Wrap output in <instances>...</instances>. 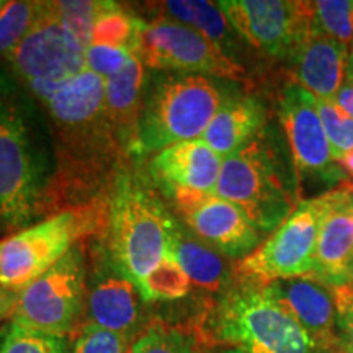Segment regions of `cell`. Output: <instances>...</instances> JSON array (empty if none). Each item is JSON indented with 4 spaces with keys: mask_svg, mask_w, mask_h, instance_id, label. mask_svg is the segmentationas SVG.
Masks as SVG:
<instances>
[{
    "mask_svg": "<svg viewBox=\"0 0 353 353\" xmlns=\"http://www.w3.org/2000/svg\"><path fill=\"white\" fill-rule=\"evenodd\" d=\"M322 216L321 195L298 201L288 218L237 263L242 280L272 283L312 276Z\"/></svg>",
    "mask_w": 353,
    "mask_h": 353,
    "instance_id": "cell-9",
    "label": "cell"
},
{
    "mask_svg": "<svg viewBox=\"0 0 353 353\" xmlns=\"http://www.w3.org/2000/svg\"><path fill=\"white\" fill-rule=\"evenodd\" d=\"M175 218L139 172L114 175L107 205L105 249L123 275L139 288L165 255Z\"/></svg>",
    "mask_w": 353,
    "mask_h": 353,
    "instance_id": "cell-3",
    "label": "cell"
},
{
    "mask_svg": "<svg viewBox=\"0 0 353 353\" xmlns=\"http://www.w3.org/2000/svg\"><path fill=\"white\" fill-rule=\"evenodd\" d=\"M214 193L239 206L263 236H270L298 205L280 152L265 130L224 157Z\"/></svg>",
    "mask_w": 353,
    "mask_h": 353,
    "instance_id": "cell-6",
    "label": "cell"
},
{
    "mask_svg": "<svg viewBox=\"0 0 353 353\" xmlns=\"http://www.w3.org/2000/svg\"><path fill=\"white\" fill-rule=\"evenodd\" d=\"M3 6V2H0V7H2Z\"/></svg>",
    "mask_w": 353,
    "mask_h": 353,
    "instance_id": "cell-42",
    "label": "cell"
},
{
    "mask_svg": "<svg viewBox=\"0 0 353 353\" xmlns=\"http://www.w3.org/2000/svg\"><path fill=\"white\" fill-rule=\"evenodd\" d=\"M30 95L0 70V232H17L56 200V174Z\"/></svg>",
    "mask_w": 353,
    "mask_h": 353,
    "instance_id": "cell-1",
    "label": "cell"
},
{
    "mask_svg": "<svg viewBox=\"0 0 353 353\" xmlns=\"http://www.w3.org/2000/svg\"><path fill=\"white\" fill-rule=\"evenodd\" d=\"M221 353H244L242 350H239V348H228V350H223Z\"/></svg>",
    "mask_w": 353,
    "mask_h": 353,
    "instance_id": "cell-40",
    "label": "cell"
},
{
    "mask_svg": "<svg viewBox=\"0 0 353 353\" xmlns=\"http://www.w3.org/2000/svg\"><path fill=\"white\" fill-rule=\"evenodd\" d=\"M185 224L221 255L245 259L263 242V234L244 211L216 193L169 192Z\"/></svg>",
    "mask_w": 353,
    "mask_h": 353,
    "instance_id": "cell-14",
    "label": "cell"
},
{
    "mask_svg": "<svg viewBox=\"0 0 353 353\" xmlns=\"http://www.w3.org/2000/svg\"><path fill=\"white\" fill-rule=\"evenodd\" d=\"M224 159L203 139L183 141L156 152L149 170L162 190L214 193Z\"/></svg>",
    "mask_w": 353,
    "mask_h": 353,
    "instance_id": "cell-18",
    "label": "cell"
},
{
    "mask_svg": "<svg viewBox=\"0 0 353 353\" xmlns=\"http://www.w3.org/2000/svg\"><path fill=\"white\" fill-rule=\"evenodd\" d=\"M143 303L138 286L118 270L107 249L95 254V270L87 283L88 324L120 334L128 342L141 334Z\"/></svg>",
    "mask_w": 353,
    "mask_h": 353,
    "instance_id": "cell-15",
    "label": "cell"
},
{
    "mask_svg": "<svg viewBox=\"0 0 353 353\" xmlns=\"http://www.w3.org/2000/svg\"><path fill=\"white\" fill-rule=\"evenodd\" d=\"M348 52L345 44L309 30L290 56L293 82L316 99L334 100L347 79Z\"/></svg>",
    "mask_w": 353,
    "mask_h": 353,
    "instance_id": "cell-19",
    "label": "cell"
},
{
    "mask_svg": "<svg viewBox=\"0 0 353 353\" xmlns=\"http://www.w3.org/2000/svg\"><path fill=\"white\" fill-rule=\"evenodd\" d=\"M130 345L120 334L85 322L77 327L69 353H128Z\"/></svg>",
    "mask_w": 353,
    "mask_h": 353,
    "instance_id": "cell-32",
    "label": "cell"
},
{
    "mask_svg": "<svg viewBox=\"0 0 353 353\" xmlns=\"http://www.w3.org/2000/svg\"><path fill=\"white\" fill-rule=\"evenodd\" d=\"M330 290L337 307V353H353V291L348 285Z\"/></svg>",
    "mask_w": 353,
    "mask_h": 353,
    "instance_id": "cell-34",
    "label": "cell"
},
{
    "mask_svg": "<svg viewBox=\"0 0 353 353\" xmlns=\"http://www.w3.org/2000/svg\"><path fill=\"white\" fill-rule=\"evenodd\" d=\"M322 126L337 164L353 151V118L335 100L316 99Z\"/></svg>",
    "mask_w": 353,
    "mask_h": 353,
    "instance_id": "cell-30",
    "label": "cell"
},
{
    "mask_svg": "<svg viewBox=\"0 0 353 353\" xmlns=\"http://www.w3.org/2000/svg\"><path fill=\"white\" fill-rule=\"evenodd\" d=\"M145 65L132 54L125 68L105 79V112L123 152L132 154L145 97Z\"/></svg>",
    "mask_w": 353,
    "mask_h": 353,
    "instance_id": "cell-20",
    "label": "cell"
},
{
    "mask_svg": "<svg viewBox=\"0 0 353 353\" xmlns=\"http://www.w3.org/2000/svg\"><path fill=\"white\" fill-rule=\"evenodd\" d=\"M211 77L172 74L145 92L131 156L143 157L183 141L201 139L223 101Z\"/></svg>",
    "mask_w": 353,
    "mask_h": 353,
    "instance_id": "cell-5",
    "label": "cell"
},
{
    "mask_svg": "<svg viewBox=\"0 0 353 353\" xmlns=\"http://www.w3.org/2000/svg\"><path fill=\"white\" fill-rule=\"evenodd\" d=\"M33 97L50 113L57 131L56 198L63 188L94 187L123 149L105 112V79L85 69L56 85L39 88Z\"/></svg>",
    "mask_w": 353,
    "mask_h": 353,
    "instance_id": "cell-2",
    "label": "cell"
},
{
    "mask_svg": "<svg viewBox=\"0 0 353 353\" xmlns=\"http://www.w3.org/2000/svg\"><path fill=\"white\" fill-rule=\"evenodd\" d=\"M216 341L244 353H322L267 283L242 280L229 288L214 309Z\"/></svg>",
    "mask_w": 353,
    "mask_h": 353,
    "instance_id": "cell-4",
    "label": "cell"
},
{
    "mask_svg": "<svg viewBox=\"0 0 353 353\" xmlns=\"http://www.w3.org/2000/svg\"><path fill=\"white\" fill-rule=\"evenodd\" d=\"M87 50L57 19L52 2H43L28 34L7 56L30 94L79 76L87 69Z\"/></svg>",
    "mask_w": 353,
    "mask_h": 353,
    "instance_id": "cell-11",
    "label": "cell"
},
{
    "mask_svg": "<svg viewBox=\"0 0 353 353\" xmlns=\"http://www.w3.org/2000/svg\"><path fill=\"white\" fill-rule=\"evenodd\" d=\"M347 77L353 81V46L350 48V52H348V61H347Z\"/></svg>",
    "mask_w": 353,
    "mask_h": 353,
    "instance_id": "cell-38",
    "label": "cell"
},
{
    "mask_svg": "<svg viewBox=\"0 0 353 353\" xmlns=\"http://www.w3.org/2000/svg\"><path fill=\"white\" fill-rule=\"evenodd\" d=\"M87 262L77 245L37 281L19 293L12 322L69 337L85 311Z\"/></svg>",
    "mask_w": 353,
    "mask_h": 353,
    "instance_id": "cell-8",
    "label": "cell"
},
{
    "mask_svg": "<svg viewBox=\"0 0 353 353\" xmlns=\"http://www.w3.org/2000/svg\"><path fill=\"white\" fill-rule=\"evenodd\" d=\"M43 2H3L0 7V56L7 57L28 34Z\"/></svg>",
    "mask_w": 353,
    "mask_h": 353,
    "instance_id": "cell-29",
    "label": "cell"
},
{
    "mask_svg": "<svg viewBox=\"0 0 353 353\" xmlns=\"http://www.w3.org/2000/svg\"><path fill=\"white\" fill-rule=\"evenodd\" d=\"M162 10L169 13L172 20L187 25L195 32L201 33L211 41L229 52L232 26L221 10L218 2H203V0H169L162 3Z\"/></svg>",
    "mask_w": 353,
    "mask_h": 353,
    "instance_id": "cell-23",
    "label": "cell"
},
{
    "mask_svg": "<svg viewBox=\"0 0 353 353\" xmlns=\"http://www.w3.org/2000/svg\"><path fill=\"white\" fill-rule=\"evenodd\" d=\"M322 216L312 276L329 288L353 280V210L345 187L321 195Z\"/></svg>",
    "mask_w": 353,
    "mask_h": 353,
    "instance_id": "cell-16",
    "label": "cell"
},
{
    "mask_svg": "<svg viewBox=\"0 0 353 353\" xmlns=\"http://www.w3.org/2000/svg\"><path fill=\"white\" fill-rule=\"evenodd\" d=\"M218 3L234 32L268 56L290 57L311 30L306 2L223 0Z\"/></svg>",
    "mask_w": 353,
    "mask_h": 353,
    "instance_id": "cell-13",
    "label": "cell"
},
{
    "mask_svg": "<svg viewBox=\"0 0 353 353\" xmlns=\"http://www.w3.org/2000/svg\"><path fill=\"white\" fill-rule=\"evenodd\" d=\"M278 114L288 141L298 179L325 187L341 185L347 172L334 161L332 149L317 112L316 97L298 83H286L278 100Z\"/></svg>",
    "mask_w": 353,
    "mask_h": 353,
    "instance_id": "cell-12",
    "label": "cell"
},
{
    "mask_svg": "<svg viewBox=\"0 0 353 353\" xmlns=\"http://www.w3.org/2000/svg\"><path fill=\"white\" fill-rule=\"evenodd\" d=\"M17 301H19V293H12L0 286V321L12 319Z\"/></svg>",
    "mask_w": 353,
    "mask_h": 353,
    "instance_id": "cell-35",
    "label": "cell"
},
{
    "mask_svg": "<svg viewBox=\"0 0 353 353\" xmlns=\"http://www.w3.org/2000/svg\"><path fill=\"white\" fill-rule=\"evenodd\" d=\"M128 353H203L195 334L164 322H151L131 342Z\"/></svg>",
    "mask_w": 353,
    "mask_h": 353,
    "instance_id": "cell-26",
    "label": "cell"
},
{
    "mask_svg": "<svg viewBox=\"0 0 353 353\" xmlns=\"http://www.w3.org/2000/svg\"><path fill=\"white\" fill-rule=\"evenodd\" d=\"M192 281L170 254L149 273L148 278L139 285V293L144 303L151 301H174L187 296Z\"/></svg>",
    "mask_w": 353,
    "mask_h": 353,
    "instance_id": "cell-27",
    "label": "cell"
},
{
    "mask_svg": "<svg viewBox=\"0 0 353 353\" xmlns=\"http://www.w3.org/2000/svg\"><path fill=\"white\" fill-rule=\"evenodd\" d=\"M107 211L81 205L65 208L0 241V286L20 293L100 226Z\"/></svg>",
    "mask_w": 353,
    "mask_h": 353,
    "instance_id": "cell-7",
    "label": "cell"
},
{
    "mask_svg": "<svg viewBox=\"0 0 353 353\" xmlns=\"http://www.w3.org/2000/svg\"><path fill=\"white\" fill-rule=\"evenodd\" d=\"M132 54L134 52L130 50H121V48L90 44L85 52L87 69L92 70L97 76L108 79L120 72Z\"/></svg>",
    "mask_w": 353,
    "mask_h": 353,
    "instance_id": "cell-33",
    "label": "cell"
},
{
    "mask_svg": "<svg viewBox=\"0 0 353 353\" xmlns=\"http://www.w3.org/2000/svg\"><path fill=\"white\" fill-rule=\"evenodd\" d=\"M169 254L179 262L193 285L206 291H219L229 281V267L219 252L190 234L179 221L170 231Z\"/></svg>",
    "mask_w": 353,
    "mask_h": 353,
    "instance_id": "cell-22",
    "label": "cell"
},
{
    "mask_svg": "<svg viewBox=\"0 0 353 353\" xmlns=\"http://www.w3.org/2000/svg\"><path fill=\"white\" fill-rule=\"evenodd\" d=\"M57 19L61 20L68 32L82 44L85 50L92 44L94 25L97 17L103 10L105 2H52Z\"/></svg>",
    "mask_w": 353,
    "mask_h": 353,
    "instance_id": "cell-31",
    "label": "cell"
},
{
    "mask_svg": "<svg viewBox=\"0 0 353 353\" xmlns=\"http://www.w3.org/2000/svg\"><path fill=\"white\" fill-rule=\"evenodd\" d=\"M342 187H345L348 190V196H350V206L353 210V183H343Z\"/></svg>",
    "mask_w": 353,
    "mask_h": 353,
    "instance_id": "cell-39",
    "label": "cell"
},
{
    "mask_svg": "<svg viewBox=\"0 0 353 353\" xmlns=\"http://www.w3.org/2000/svg\"><path fill=\"white\" fill-rule=\"evenodd\" d=\"M267 285L322 353L337 352V307L329 286L311 276L278 280Z\"/></svg>",
    "mask_w": 353,
    "mask_h": 353,
    "instance_id": "cell-17",
    "label": "cell"
},
{
    "mask_svg": "<svg viewBox=\"0 0 353 353\" xmlns=\"http://www.w3.org/2000/svg\"><path fill=\"white\" fill-rule=\"evenodd\" d=\"M309 28L335 41L353 46V2L350 0H316L306 2Z\"/></svg>",
    "mask_w": 353,
    "mask_h": 353,
    "instance_id": "cell-24",
    "label": "cell"
},
{
    "mask_svg": "<svg viewBox=\"0 0 353 353\" xmlns=\"http://www.w3.org/2000/svg\"><path fill=\"white\" fill-rule=\"evenodd\" d=\"M136 56L145 68L221 79H242L245 69L223 48L187 25L159 19L141 21Z\"/></svg>",
    "mask_w": 353,
    "mask_h": 353,
    "instance_id": "cell-10",
    "label": "cell"
},
{
    "mask_svg": "<svg viewBox=\"0 0 353 353\" xmlns=\"http://www.w3.org/2000/svg\"><path fill=\"white\" fill-rule=\"evenodd\" d=\"M267 112L255 97L226 99L201 139L221 157L237 152L265 130Z\"/></svg>",
    "mask_w": 353,
    "mask_h": 353,
    "instance_id": "cell-21",
    "label": "cell"
},
{
    "mask_svg": "<svg viewBox=\"0 0 353 353\" xmlns=\"http://www.w3.org/2000/svg\"><path fill=\"white\" fill-rule=\"evenodd\" d=\"M0 353H69V342L10 321L0 329Z\"/></svg>",
    "mask_w": 353,
    "mask_h": 353,
    "instance_id": "cell-28",
    "label": "cell"
},
{
    "mask_svg": "<svg viewBox=\"0 0 353 353\" xmlns=\"http://www.w3.org/2000/svg\"><path fill=\"white\" fill-rule=\"evenodd\" d=\"M334 100L353 118V81L347 77L345 82L342 83V87L339 88Z\"/></svg>",
    "mask_w": 353,
    "mask_h": 353,
    "instance_id": "cell-36",
    "label": "cell"
},
{
    "mask_svg": "<svg viewBox=\"0 0 353 353\" xmlns=\"http://www.w3.org/2000/svg\"><path fill=\"white\" fill-rule=\"evenodd\" d=\"M341 165L343 167V170L347 172L348 179H353V151H352V152H348L347 156L342 159Z\"/></svg>",
    "mask_w": 353,
    "mask_h": 353,
    "instance_id": "cell-37",
    "label": "cell"
},
{
    "mask_svg": "<svg viewBox=\"0 0 353 353\" xmlns=\"http://www.w3.org/2000/svg\"><path fill=\"white\" fill-rule=\"evenodd\" d=\"M141 21L143 20L130 15L118 3L105 2L103 10L95 20L92 44L134 51Z\"/></svg>",
    "mask_w": 353,
    "mask_h": 353,
    "instance_id": "cell-25",
    "label": "cell"
},
{
    "mask_svg": "<svg viewBox=\"0 0 353 353\" xmlns=\"http://www.w3.org/2000/svg\"><path fill=\"white\" fill-rule=\"evenodd\" d=\"M348 286H350V290H352V291H353V280H352V281H350V285H348Z\"/></svg>",
    "mask_w": 353,
    "mask_h": 353,
    "instance_id": "cell-41",
    "label": "cell"
}]
</instances>
